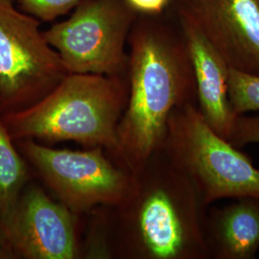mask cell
Listing matches in <instances>:
<instances>
[{
  "label": "cell",
  "mask_w": 259,
  "mask_h": 259,
  "mask_svg": "<svg viewBox=\"0 0 259 259\" xmlns=\"http://www.w3.org/2000/svg\"><path fill=\"white\" fill-rule=\"evenodd\" d=\"M138 15L157 16L167 13L175 0H125Z\"/></svg>",
  "instance_id": "obj_16"
},
{
  "label": "cell",
  "mask_w": 259,
  "mask_h": 259,
  "mask_svg": "<svg viewBox=\"0 0 259 259\" xmlns=\"http://www.w3.org/2000/svg\"><path fill=\"white\" fill-rule=\"evenodd\" d=\"M186 5L230 68L259 76V0H201Z\"/></svg>",
  "instance_id": "obj_9"
},
{
  "label": "cell",
  "mask_w": 259,
  "mask_h": 259,
  "mask_svg": "<svg viewBox=\"0 0 259 259\" xmlns=\"http://www.w3.org/2000/svg\"><path fill=\"white\" fill-rule=\"evenodd\" d=\"M79 218L32 181L0 219V236L12 259L81 258Z\"/></svg>",
  "instance_id": "obj_8"
},
{
  "label": "cell",
  "mask_w": 259,
  "mask_h": 259,
  "mask_svg": "<svg viewBox=\"0 0 259 259\" xmlns=\"http://www.w3.org/2000/svg\"><path fill=\"white\" fill-rule=\"evenodd\" d=\"M228 140L239 149L249 144H259V114L237 115Z\"/></svg>",
  "instance_id": "obj_15"
},
{
  "label": "cell",
  "mask_w": 259,
  "mask_h": 259,
  "mask_svg": "<svg viewBox=\"0 0 259 259\" xmlns=\"http://www.w3.org/2000/svg\"><path fill=\"white\" fill-rule=\"evenodd\" d=\"M199 1H201V0H175V2H181V3H185V4H195V3H198Z\"/></svg>",
  "instance_id": "obj_18"
},
{
  "label": "cell",
  "mask_w": 259,
  "mask_h": 259,
  "mask_svg": "<svg viewBox=\"0 0 259 259\" xmlns=\"http://www.w3.org/2000/svg\"><path fill=\"white\" fill-rule=\"evenodd\" d=\"M171 11L189 50L197 88V107L206 123L228 139L236 118L228 93L230 67L204 35L186 4L175 2Z\"/></svg>",
  "instance_id": "obj_10"
},
{
  "label": "cell",
  "mask_w": 259,
  "mask_h": 259,
  "mask_svg": "<svg viewBox=\"0 0 259 259\" xmlns=\"http://www.w3.org/2000/svg\"><path fill=\"white\" fill-rule=\"evenodd\" d=\"M15 142L35 177L78 216L121 204L133 188L135 174L101 147L72 151L51 148L34 139Z\"/></svg>",
  "instance_id": "obj_5"
},
{
  "label": "cell",
  "mask_w": 259,
  "mask_h": 259,
  "mask_svg": "<svg viewBox=\"0 0 259 259\" xmlns=\"http://www.w3.org/2000/svg\"><path fill=\"white\" fill-rule=\"evenodd\" d=\"M228 93L234 114L259 111V76L230 68Z\"/></svg>",
  "instance_id": "obj_13"
},
{
  "label": "cell",
  "mask_w": 259,
  "mask_h": 259,
  "mask_svg": "<svg viewBox=\"0 0 259 259\" xmlns=\"http://www.w3.org/2000/svg\"><path fill=\"white\" fill-rule=\"evenodd\" d=\"M138 16L125 0H84L44 36L68 73L127 77L126 46Z\"/></svg>",
  "instance_id": "obj_6"
},
{
  "label": "cell",
  "mask_w": 259,
  "mask_h": 259,
  "mask_svg": "<svg viewBox=\"0 0 259 259\" xmlns=\"http://www.w3.org/2000/svg\"><path fill=\"white\" fill-rule=\"evenodd\" d=\"M128 46V100L117 139L119 165L136 174L162 149L171 112L197 105V88L185 35L171 9L139 15Z\"/></svg>",
  "instance_id": "obj_2"
},
{
  "label": "cell",
  "mask_w": 259,
  "mask_h": 259,
  "mask_svg": "<svg viewBox=\"0 0 259 259\" xmlns=\"http://www.w3.org/2000/svg\"><path fill=\"white\" fill-rule=\"evenodd\" d=\"M210 204L223 199H259V169L248 155L217 134L197 105L171 112L161 149Z\"/></svg>",
  "instance_id": "obj_4"
},
{
  "label": "cell",
  "mask_w": 259,
  "mask_h": 259,
  "mask_svg": "<svg viewBox=\"0 0 259 259\" xmlns=\"http://www.w3.org/2000/svg\"><path fill=\"white\" fill-rule=\"evenodd\" d=\"M69 74L40 21L0 1V112L39 102Z\"/></svg>",
  "instance_id": "obj_7"
},
{
  "label": "cell",
  "mask_w": 259,
  "mask_h": 259,
  "mask_svg": "<svg viewBox=\"0 0 259 259\" xmlns=\"http://www.w3.org/2000/svg\"><path fill=\"white\" fill-rule=\"evenodd\" d=\"M0 259H12L0 236Z\"/></svg>",
  "instance_id": "obj_17"
},
{
  "label": "cell",
  "mask_w": 259,
  "mask_h": 259,
  "mask_svg": "<svg viewBox=\"0 0 259 259\" xmlns=\"http://www.w3.org/2000/svg\"><path fill=\"white\" fill-rule=\"evenodd\" d=\"M34 178L32 168L11 138L0 112V219L11 211Z\"/></svg>",
  "instance_id": "obj_12"
},
{
  "label": "cell",
  "mask_w": 259,
  "mask_h": 259,
  "mask_svg": "<svg viewBox=\"0 0 259 259\" xmlns=\"http://www.w3.org/2000/svg\"><path fill=\"white\" fill-rule=\"evenodd\" d=\"M84 0H17L18 8L40 22H52L67 15Z\"/></svg>",
  "instance_id": "obj_14"
},
{
  "label": "cell",
  "mask_w": 259,
  "mask_h": 259,
  "mask_svg": "<svg viewBox=\"0 0 259 259\" xmlns=\"http://www.w3.org/2000/svg\"><path fill=\"white\" fill-rule=\"evenodd\" d=\"M209 204L160 150L135 174L128 197L92 210L88 239L102 258L209 259Z\"/></svg>",
  "instance_id": "obj_1"
},
{
  "label": "cell",
  "mask_w": 259,
  "mask_h": 259,
  "mask_svg": "<svg viewBox=\"0 0 259 259\" xmlns=\"http://www.w3.org/2000/svg\"><path fill=\"white\" fill-rule=\"evenodd\" d=\"M0 1H3V2H9V3H13L14 0H0Z\"/></svg>",
  "instance_id": "obj_19"
},
{
  "label": "cell",
  "mask_w": 259,
  "mask_h": 259,
  "mask_svg": "<svg viewBox=\"0 0 259 259\" xmlns=\"http://www.w3.org/2000/svg\"><path fill=\"white\" fill-rule=\"evenodd\" d=\"M128 91V77L69 73L39 102L3 113L2 119L14 141H73L85 148L101 147L119 165L117 126Z\"/></svg>",
  "instance_id": "obj_3"
},
{
  "label": "cell",
  "mask_w": 259,
  "mask_h": 259,
  "mask_svg": "<svg viewBox=\"0 0 259 259\" xmlns=\"http://www.w3.org/2000/svg\"><path fill=\"white\" fill-rule=\"evenodd\" d=\"M206 245L213 259H253L259 250V199L244 197L208 208Z\"/></svg>",
  "instance_id": "obj_11"
}]
</instances>
